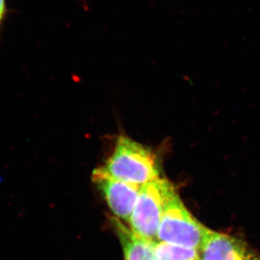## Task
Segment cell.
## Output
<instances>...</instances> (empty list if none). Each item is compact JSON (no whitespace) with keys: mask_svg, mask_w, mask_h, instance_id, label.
<instances>
[{"mask_svg":"<svg viewBox=\"0 0 260 260\" xmlns=\"http://www.w3.org/2000/svg\"><path fill=\"white\" fill-rule=\"evenodd\" d=\"M103 168L113 178L138 186L160 178L157 156L125 135L118 138L113 154Z\"/></svg>","mask_w":260,"mask_h":260,"instance_id":"6da1fadb","label":"cell"},{"mask_svg":"<svg viewBox=\"0 0 260 260\" xmlns=\"http://www.w3.org/2000/svg\"><path fill=\"white\" fill-rule=\"evenodd\" d=\"M176 193L174 186L165 178H159L140 186L128 220L130 229L140 238L155 242L164 210Z\"/></svg>","mask_w":260,"mask_h":260,"instance_id":"7a4b0ae2","label":"cell"},{"mask_svg":"<svg viewBox=\"0 0 260 260\" xmlns=\"http://www.w3.org/2000/svg\"><path fill=\"white\" fill-rule=\"evenodd\" d=\"M208 228L199 221L176 193L167 205L156 234V241L200 251Z\"/></svg>","mask_w":260,"mask_h":260,"instance_id":"3957f363","label":"cell"},{"mask_svg":"<svg viewBox=\"0 0 260 260\" xmlns=\"http://www.w3.org/2000/svg\"><path fill=\"white\" fill-rule=\"evenodd\" d=\"M92 181L116 218L128 222L140 193V186L113 178L102 168L92 173Z\"/></svg>","mask_w":260,"mask_h":260,"instance_id":"277c9868","label":"cell"},{"mask_svg":"<svg viewBox=\"0 0 260 260\" xmlns=\"http://www.w3.org/2000/svg\"><path fill=\"white\" fill-rule=\"evenodd\" d=\"M202 260H256L258 256L243 241L208 228L200 248Z\"/></svg>","mask_w":260,"mask_h":260,"instance_id":"5b68a950","label":"cell"},{"mask_svg":"<svg viewBox=\"0 0 260 260\" xmlns=\"http://www.w3.org/2000/svg\"><path fill=\"white\" fill-rule=\"evenodd\" d=\"M113 225L123 248L124 260H156L154 243L136 235L118 218L113 219Z\"/></svg>","mask_w":260,"mask_h":260,"instance_id":"8992f818","label":"cell"},{"mask_svg":"<svg viewBox=\"0 0 260 260\" xmlns=\"http://www.w3.org/2000/svg\"><path fill=\"white\" fill-rule=\"evenodd\" d=\"M154 253L156 260H195L200 258V251L173 243L155 241Z\"/></svg>","mask_w":260,"mask_h":260,"instance_id":"52a82bcc","label":"cell"},{"mask_svg":"<svg viewBox=\"0 0 260 260\" xmlns=\"http://www.w3.org/2000/svg\"><path fill=\"white\" fill-rule=\"evenodd\" d=\"M6 2L5 0H0V30L2 28L3 22L5 20V15H6Z\"/></svg>","mask_w":260,"mask_h":260,"instance_id":"ba28073f","label":"cell"},{"mask_svg":"<svg viewBox=\"0 0 260 260\" xmlns=\"http://www.w3.org/2000/svg\"><path fill=\"white\" fill-rule=\"evenodd\" d=\"M256 260H260V257H258V258H256Z\"/></svg>","mask_w":260,"mask_h":260,"instance_id":"9c48e42d","label":"cell"},{"mask_svg":"<svg viewBox=\"0 0 260 260\" xmlns=\"http://www.w3.org/2000/svg\"><path fill=\"white\" fill-rule=\"evenodd\" d=\"M195 260H202V259H201V258H197V259H195Z\"/></svg>","mask_w":260,"mask_h":260,"instance_id":"30bf717a","label":"cell"}]
</instances>
